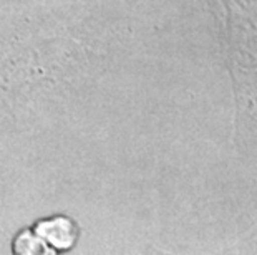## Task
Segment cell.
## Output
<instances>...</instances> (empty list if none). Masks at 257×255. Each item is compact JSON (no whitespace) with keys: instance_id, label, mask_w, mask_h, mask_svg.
<instances>
[{"instance_id":"2","label":"cell","mask_w":257,"mask_h":255,"mask_svg":"<svg viewBox=\"0 0 257 255\" xmlns=\"http://www.w3.org/2000/svg\"><path fill=\"white\" fill-rule=\"evenodd\" d=\"M38 232H40V235L47 237L48 240L62 248L72 245L75 238V229L67 219H55V220L43 222L38 227Z\"/></svg>"},{"instance_id":"1","label":"cell","mask_w":257,"mask_h":255,"mask_svg":"<svg viewBox=\"0 0 257 255\" xmlns=\"http://www.w3.org/2000/svg\"><path fill=\"white\" fill-rule=\"evenodd\" d=\"M239 121L257 131V0H219Z\"/></svg>"},{"instance_id":"3","label":"cell","mask_w":257,"mask_h":255,"mask_svg":"<svg viewBox=\"0 0 257 255\" xmlns=\"http://www.w3.org/2000/svg\"><path fill=\"white\" fill-rule=\"evenodd\" d=\"M15 255H53V252L40 237H34L30 232H22L15 240Z\"/></svg>"}]
</instances>
